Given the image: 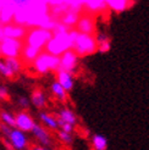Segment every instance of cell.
Instances as JSON below:
<instances>
[{
  "label": "cell",
  "instance_id": "obj_26",
  "mask_svg": "<svg viewBox=\"0 0 149 150\" xmlns=\"http://www.w3.org/2000/svg\"><path fill=\"white\" fill-rule=\"evenodd\" d=\"M57 138H59V140H60L61 143H64V144H66V145L72 144V142H73V136H72V134L66 133V132H62V131H60V129L57 131Z\"/></svg>",
  "mask_w": 149,
  "mask_h": 150
},
{
  "label": "cell",
  "instance_id": "obj_30",
  "mask_svg": "<svg viewBox=\"0 0 149 150\" xmlns=\"http://www.w3.org/2000/svg\"><path fill=\"white\" fill-rule=\"evenodd\" d=\"M11 127H9V126H6V125H4V123H0V133L3 134V136H5L6 138L9 137V134L11 133Z\"/></svg>",
  "mask_w": 149,
  "mask_h": 150
},
{
  "label": "cell",
  "instance_id": "obj_10",
  "mask_svg": "<svg viewBox=\"0 0 149 150\" xmlns=\"http://www.w3.org/2000/svg\"><path fill=\"white\" fill-rule=\"evenodd\" d=\"M33 134L34 139L38 142L42 146H49L51 144V136L48 132V129L44 127L43 125L35 123V126L33 127V129L31 132Z\"/></svg>",
  "mask_w": 149,
  "mask_h": 150
},
{
  "label": "cell",
  "instance_id": "obj_34",
  "mask_svg": "<svg viewBox=\"0 0 149 150\" xmlns=\"http://www.w3.org/2000/svg\"><path fill=\"white\" fill-rule=\"evenodd\" d=\"M0 11H1V7H0Z\"/></svg>",
  "mask_w": 149,
  "mask_h": 150
},
{
  "label": "cell",
  "instance_id": "obj_28",
  "mask_svg": "<svg viewBox=\"0 0 149 150\" xmlns=\"http://www.w3.org/2000/svg\"><path fill=\"white\" fill-rule=\"evenodd\" d=\"M17 104H18V106H21L23 110H26L29 108V105H31V100H29V98H27V96L21 95L17 98Z\"/></svg>",
  "mask_w": 149,
  "mask_h": 150
},
{
  "label": "cell",
  "instance_id": "obj_19",
  "mask_svg": "<svg viewBox=\"0 0 149 150\" xmlns=\"http://www.w3.org/2000/svg\"><path fill=\"white\" fill-rule=\"evenodd\" d=\"M92 146L94 150H108V139L103 134H93Z\"/></svg>",
  "mask_w": 149,
  "mask_h": 150
},
{
  "label": "cell",
  "instance_id": "obj_8",
  "mask_svg": "<svg viewBox=\"0 0 149 150\" xmlns=\"http://www.w3.org/2000/svg\"><path fill=\"white\" fill-rule=\"evenodd\" d=\"M77 64H78V56L72 49H70L67 51H65L60 56V69L59 70L72 73L76 70Z\"/></svg>",
  "mask_w": 149,
  "mask_h": 150
},
{
  "label": "cell",
  "instance_id": "obj_16",
  "mask_svg": "<svg viewBox=\"0 0 149 150\" xmlns=\"http://www.w3.org/2000/svg\"><path fill=\"white\" fill-rule=\"evenodd\" d=\"M57 120H60L61 122H65V123H69V125H72V126H74L77 123V116H76V114L71 110V109H69V108H62V109H60L59 110V112H57Z\"/></svg>",
  "mask_w": 149,
  "mask_h": 150
},
{
  "label": "cell",
  "instance_id": "obj_23",
  "mask_svg": "<svg viewBox=\"0 0 149 150\" xmlns=\"http://www.w3.org/2000/svg\"><path fill=\"white\" fill-rule=\"evenodd\" d=\"M82 4L86 5L91 11H100L106 7L105 0H82Z\"/></svg>",
  "mask_w": 149,
  "mask_h": 150
},
{
  "label": "cell",
  "instance_id": "obj_1",
  "mask_svg": "<svg viewBox=\"0 0 149 150\" xmlns=\"http://www.w3.org/2000/svg\"><path fill=\"white\" fill-rule=\"evenodd\" d=\"M72 47H73V43L70 38L69 32H64V33L53 34V38L48 42L44 49L51 55L61 56L65 51L72 49Z\"/></svg>",
  "mask_w": 149,
  "mask_h": 150
},
{
  "label": "cell",
  "instance_id": "obj_12",
  "mask_svg": "<svg viewBox=\"0 0 149 150\" xmlns=\"http://www.w3.org/2000/svg\"><path fill=\"white\" fill-rule=\"evenodd\" d=\"M39 121L42 122V125L45 127L47 129H51V131H59V122H57V117L49 114L45 111H40L39 112Z\"/></svg>",
  "mask_w": 149,
  "mask_h": 150
},
{
  "label": "cell",
  "instance_id": "obj_7",
  "mask_svg": "<svg viewBox=\"0 0 149 150\" xmlns=\"http://www.w3.org/2000/svg\"><path fill=\"white\" fill-rule=\"evenodd\" d=\"M7 142L12 150H26L28 148V138L26 133L17 128H12L7 137Z\"/></svg>",
  "mask_w": 149,
  "mask_h": 150
},
{
  "label": "cell",
  "instance_id": "obj_13",
  "mask_svg": "<svg viewBox=\"0 0 149 150\" xmlns=\"http://www.w3.org/2000/svg\"><path fill=\"white\" fill-rule=\"evenodd\" d=\"M76 29L78 33L83 34H92L94 32V21L91 16H82L78 18Z\"/></svg>",
  "mask_w": 149,
  "mask_h": 150
},
{
  "label": "cell",
  "instance_id": "obj_32",
  "mask_svg": "<svg viewBox=\"0 0 149 150\" xmlns=\"http://www.w3.org/2000/svg\"><path fill=\"white\" fill-rule=\"evenodd\" d=\"M4 38H5V35H4V25L0 23V42H1Z\"/></svg>",
  "mask_w": 149,
  "mask_h": 150
},
{
  "label": "cell",
  "instance_id": "obj_18",
  "mask_svg": "<svg viewBox=\"0 0 149 150\" xmlns=\"http://www.w3.org/2000/svg\"><path fill=\"white\" fill-rule=\"evenodd\" d=\"M78 11L76 10H67L65 13H64V16L61 17V23L65 25L66 27H73L74 25H77V21H78Z\"/></svg>",
  "mask_w": 149,
  "mask_h": 150
},
{
  "label": "cell",
  "instance_id": "obj_22",
  "mask_svg": "<svg viewBox=\"0 0 149 150\" xmlns=\"http://www.w3.org/2000/svg\"><path fill=\"white\" fill-rule=\"evenodd\" d=\"M105 5L116 12H121L127 7L128 0H105Z\"/></svg>",
  "mask_w": 149,
  "mask_h": 150
},
{
  "label": "cell",
  "instance_id": "obj_9",
  "mask_svg": "<svg viewBox=\"0 0 149 150\" xmlns=\"http://www.w3.org/2000/svg\"><path fill=\"white\" fill-rule=\"evenodd\" d=\"M27 29L25 26L16 25V23H9L4 26V35L5 38H12L22 40V38H26Z\"/></svg>",
  "mask_w": 149,
  "mask_h": 150
},
{
  "label": "cell",
  "instance_id": "obj_11",
  "mask_svg": "<svg viewBox=\"0 0 149 150\" xmlns=\"http://www.w3.org/2000/svg\"><path fill=\"white\" fill-rule=\"evenodd\" d=\"M56 81L60 83V86L65 89L66 92H71L73 87H74V79L72 77V73L70 72H66V71H62V70H59L56 72Z\"/></svg>",
  "mask_w": 149,
  "mask_h": 150
},
{
  "label": "cell",
  "instance_id": "obj_20",
  "mask_svg": "<svg viewBox=\"0 0 149 150\" xmlns=\"http://www.w3.org/2000/svg\"><path fill=\"white\" fill-rule=\"evenodd\" d=\"M96 45H98V51L100 52H108L110 50V47H111V42H110V38L106 35V34H99L96 37Z\"/></svg>",
  "mask_w": 149,
  "mask_h": 150
},
{
  "label": "cell",
  "instance_id": "obj_25",
  "mask_svg": "<svg viewBox=\"0 0 149 150\" xmlns=\"http://www.w3.org/2000/svg\"><path fill=\"white\" fill-rule=\"evenodd\" d=\"M0 74H1L3 77H5V78H9V79H11V78H13L15 77V74H13V72L7 67V65L5 64V60H4V57H0Z\"/></svg>",
  "mask_w": 149,
  "mask_h": 150
},
{
  "label": "cell",
  "instance_id": "obj_33",
  "mask_svg": "<svg viewBox=\"0 0 149 150\" xmlns=\"http://www.w3.org/2000/svg\"><path fill=\"white\" fill-rule=\"evenodd\" d=\"M0 57H1V52H0Z\"/></svg>",
  "mask_w": 149,
  "mask_h": 150
},
{
  "label": "cell",
  "instance_id": "obj_17",
  "mask_svg": "<svg viewBox=\"0 0 149 150\" xmlns=\"http://www.w3.org/2000/svg\"><path fill=\"white\" fill-rule=\"evenodd\" d=\"M50 92L59 101H61V103L67 101V92L60 86V83H59L57 81H54L53 83L50 84Z\"/></svg>",
  "mask_w": 149,
  "mask_h": 150
},
{
  "label": "cell",
  "instance_id": "obj_27",
  "mask_svg": "<svg viewBox=\"0 0 149 150\" xmlns=\"http://www.w3.org/2000/svg\"><path fill=\"white\" fill-rule=\"evenodd\" d=\"M57 122H59V129H60V131L66 132V133H70V134H72V132L74 131V126L69 125V123H65V122H61L60 120H57Z\"/></svg>",
  "mask_w": 149,
  "mask_h": 150
},
{
  "label": "cell",
  "instance_id": "obj_21",
  "mask_svg": "<svg viewBox=\"0 0 149 150\" xmlns=\"http://www.w3.org/2000/svg\"><path fill=\"white\" fill-rule=\"evenodd\" d=\"M4 60H5V64L7 65V67L13 72L15 76L21 72L22 61L20 60V57H4Z\"/></svg>",
  "mask_w": 149,
  "mask_h": 150
},
{
  "label": "cell",
  "instance_id": "obj_5",
  "mask_svg": "<svg viewBox=\"0 0 149 150\" xmlns=\"http://www.w3.org/2000/svg\"><path fill=\"white\" fill-rule=\"evenodd\" d=\"M23 49V42L12 38H4L0 42L1 57H20Z\"/></svg>",
  "mask_w": 149,
  "mask_h": 150
},
{
  "label": "cell",
  "instance_id": "obj_6",
  "mask_svg": "<svg viewBox=\"0 0 149 150\" xmlns=\"http://www.w3.org/2000/svg\"><path fill=\"white\" fill-rule=\"evenodd\" d=\"M15 123H16L15 128L22 131L23 133H31L37 122L26 110H22L15 115Z\"/></svg>",
  "mask_w": 149,
  "mask_h": 150
},
{
  "label": "cell",
  "instance_id": "obj_14",
  "mask_svg": "<svg viewBox=\"0 0 149 150\" xmlns=\"http://www.w3.org/2000/svg\"><path fill=\"white\" fill-rule=\"evenodd\" d=\"M29 100H31V104L33 105V106L35 109H38V110L44 109L45 105H47V96H45V94H44V92L39 88L32 91Z\"/></svg>",
  "mask_w": 149,
  "mask_h": 150
},
{
  "label": "cell",
  "instance_id": "obj_29",
  "mask_svg": "<svg viewBox=\"0 0 149 150\" xmlns=\"http://www.w3.org/2000/svg\"><path fill=\"white\" fill-rule=\"evenodd\" d=\"M10 98L9 95V89L5 86H0V100H7Z\"/></svg>",
  "mask_w": 149,
  "mask_h": 150
},
{
  "label": "cell",
  "instance_id": "obj_3",
  "mask_svg": "<svg viewBox=\"0 0 149 150\" xmlns=\"http://www.w3.org/2000/svg\"><path fill=\"white\" fill-rule=\"evenodd\" d=\"M53 38V32L45 28L40 27H33L32 29H29L26 34V44L31 45L33 48H37L42 50L43 48H45L48 42Z\"/></svg>",
  "mask_w": 149,
  "mask_h": 150
},
{
  "label": "cell",
  "instance_id": "obj_24",
  "mask_svg": "<svg viewBox=\"0 0 149 150\" xmlns=\"http://www.w3.org/2000/svg\"><path fill=\"white\" fill-rule=\"evenodd\" d=\"M0 120H1V123L11 127V128H15V115L11 114L10 111H6V110H3L0 111Z\"/></svg>",
  "mask_w": 149,
  "mask_h": 150
},
{
  "label": "cell",
  "instance_id": "obj_4",
  "mask_svg": "<svg viewBox=\"0 0 149 150\" xmlns=\"http://www.w3.org/2000/svg\"><path fill=\"white\" fill-rule=\"evenodd\" d=\"M72 50L76 52L78 57L94 54V52L98 50L95 37H93L92 34L79 33L78 37H77V39L74 40V43H73Z\"/></svg>",
  "mask_w": 149,
  "mask_h": 150
},
{
  "label": "cell",
  "instance_id": "obj_15",
  "mask_svg": "<svg viewBox=\"0 0 149 150\" xmlns=\"http://www.w3.org/2000/svg\"><path fill=\"white\" fill-rule=\"evenodd\" d=\"M42 52V50L37 49V48H33L31 45H27L25 44L23 45V49L21 51V57H22V61L26 62V64H33L34 60L38 57V55Z\"/></svg>",
  "mask_w": 149,
  "mask_h": 150
},
{
  "label": "cell",
  "instance_id": "obj_2",
  "mask_svg": "<svg viewBox=\"0 0 149 150\" xmlns=\"http://www.w3.org/2000/svg\"><path fill=\"white\" fill-rule=\"evenodd\" d=\"M32 65L34 71L39 74H45L50 71L57 72L60 69V56H55L47 51H42Z\"/></svg>",
  "mask_w": 149,
  "mask_h": 150
},
{
  "label": "cell",
  "instance_id": "obj_31",
  "mask_svg": "<svg viewBox=\"0 0 149 150\" xmlns=\"http://www.w3.org/2000/svg\"><path fill=\"white\" fill-rule=\"evenodd\" d=\"M31 150H50V149H48L47 146H42V145H34L31 148Z\"/></svg>",
  "mask_w": 149,
  "mask_h": 150
}]
</instances>
